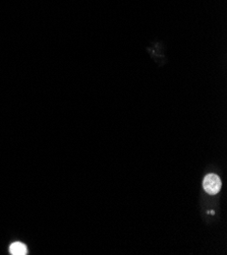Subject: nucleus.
<instances>
[{"instance_id": "obj_1", "label": "nucleus", "mask_w": 227, "mask_h": 255, "mask_svg": "<svg viewBox=\"0 0 227 255\" xmlns=\"http://www.w3.org/2000/svg\"><path fill=\"white\" fill-rule=\"evenodd\" d=\"M222 183L219 176L216 174H208L203 180V187L205 191L210 195L217 194L221 189Z\"/></svg>"}, {"instance_id": "obj_2", "label": "nucleus", "mask_w": 227, "mask_h": 255, "mask_svg": "<svg viewBox=\"0 0 227 255\" xmlns=\"http://www.w3.org/2000/svg\"><path fill=\"white\" fill-rule=\"evenodd\" d=\"M9 252L12 255H26L28 253L27 246L21 242H14L9 247Z\"/></svg>"}]
</instances>
